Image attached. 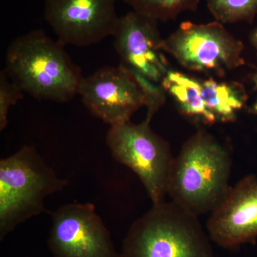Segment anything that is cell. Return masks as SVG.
<instances>
[{
    "mask_svg": "<svg viewBox=\"0 0 257 257\" xmlns=\"http://www.w3.org/2000/svg\"><path fill=\"white\" fill-rule=\"evenodd\" d=\"M23 92L39 100L66 103L78 94L83 78L64 45L42 30H32L13 40L4 69Z\"/></svg>",
    "mask_w": 257,
    "mask_h": 257,
    "instance_id": "1",
    "label": "cell"
},
{
    "mask_svg": "<svg viewBox=\"0 0 257 257\" xmlns=\"http://www.w3.org/2000/svg\"><path fill=\"white\" fill-rule=\"evenodd\" d=\"M231 168L226 149L209 134L198 132L174 160L167 194L195 215L211 213L231 190Z\"/></svg>",
    "mask_w": 257,
    "mask_h": 257,
    "instance_id": "2",
    "label": "cell"
},
{
    "mask_svg": "<svg viewBox=\"0 0 257 257\" xmlns=\"http://www.w3.org/2000/svg\"><path fill=\"white\" fill-rule=\"evenodd\" d=\"M198 216L172 201L153 204L130 226L121 257H214Z\"/></svg>",
    "mask_w": 257,
    "mask_h": 257,
    "instance_id": "3",
    "label": "cell"
},
{
    "mask_svg": "<svg viewBox=\"0 0 257 257\" xmlns=\"http://www.w3.org/2000/svg\"><path fill=\"white\" fill-rule=\"evenodd\" d=\"M61 179L34 147L25 145L0 161V239L45 210V199L63 190Z\"/></svg>",
    "mask_w": 257,
    "mask_h": 257,
    "instance_id": "4",
    "label": "cell"
},
{
    "mask_svg": "<svg viewBox=\"0 0 257 257\" xmlns=\"http://www.w3.org/2000/svg\"><path fill=\"white\" fill-rule=\"evenodd\" d=\"M146 119L111 126L106 143L115 160L138 176L153 204L165 201L174 158L170 145L159 136Z\"/></svg>",
    "mask_w": 257,
    "mask_h": 257,
    "instance_id": "5",
    "label": "cell"
},
{
    "mask_svg": "<svg viewBox=\"0 0 257 257\" xmlns=\"http://www.w3.org/2000/svg\"><path fill=\"white\" fill-rule=\"evenodd\" d=\"M162 49L186 69L195 72L221 76L244 63L242 43L216 21L206 25L184 22L162 40Z\"/></svg>",
    "mask_w": 257,
    "mask_h": 257,
    "instance_id": "6",
    "label": "cell"
},
{
    "mask_svg": "<svg viewBox=\"0 0 257 257\" xmlns=\"http://www.w3.org/2000/svg\"><path fill=\"white\" fill-rule=\"evenodd\" d=\"M52 219L48 246L53 257H121L91 203L62 206Z\"/></svg>",
    "mask_w": 257,
    "mask_h": 257,
    "instance_id": "7",
    "label": "cell"
},
{
    "mask_svg": "<svg viewBox=\"0 0 257 257\" xmlns=\"http://www.w3.org/2000/svg\"><path fill=\"white\" fill-rule=\"evenodd\" d=\"M116 0H45L44 18L64 45L87 47L113 36Z\"/></svg>",
    "mask_w": 257,
    "mask_h": 257,
    "instance_id": "8",
    "label": "cell"
},
{
    "mask_svg": "<svg viewBox=\"0 0 257 257\" xmlns=\"http://www.w3.org/2000/svg\"><path fill=\"white\" fill-rule=\"evenodd\" d=\"M78 94L94 116L111 126L130 121L145 97L127 67L106 66L83 77Z\"/></svg>",
    "mask_w": 257,
    "mask_h": 257,
    "instance_id": "9",
    "label": "cell"
},
{
    "mask_svg": "<svg viewBox=\"0 0 257 257\" xmlns=\"http://www.w3.org/2000/svg\"><path fill=\"white\" fill-rule=\"evenodd\" d=\"M158 23L135 11L119 17L114 35V46L123 65L161 83L170 69L162 53Z\"/></svg>",
    "mask_w": 257,
    "mask_h": 257,
    "instance_id": "10",
    "label": "cell"
},
{
    "mask_svg": "<svg viewBox=\"0 0 257 257\" xmlns=\"http://www.w3.org/2000/svg\"><path fill=\"white\" fill-rule=\"evenodd\" d=\"M207 231L213 242L234 248L257 239V178L240 180L211 212Z\"/></svg>",
    "mask_w": 257,
    "mask_h": 257,
    "instance_id": "11",
    "label": "cell"
},
{
    "mask_svg": "<svg viewBox=\"0 0 257 257\" xmlns=\"http://www.w3.org/2000/svg\"><path fill=\"white\" fill-rule=\"evenodd\" d=\"M160 84L175 99L186 116L204 124L216 122L206 107L202 95V84L197 79L170 69Z\"/></svg>",
    "mask_w": 257,
    "mask_h": 257,
    "instance_id": "12",
    "label": "cell"
},
{
    "mask_svg": "<svg viewBox=\"0 0 257 257\" xmlns=\"http://www.w3.org/2000/svg\"><path fill=\"white\" fill-rule=\"evenodd\" d=\"M201 84L203 100L216 122L236 119L246 101L243 87L236 83L218 82L213 79L202 81Z\"/></svg>",
    "mask_w": 257,
    "mask_h": 257,
    "instance_id": "13",
    "label": "cell"
},
{
    "mask_svg": "<svg viewBox=\"0 0 257 257\" xmlns=\"http://www.w3.org/2000/svg\"><path fill=\"white\" fill-rule=\"evenodd\" d=\"M140 13L160 22L175 20L185 11L197 9L200 0H121Z\"/></svg>",
    "mask_w": 257,
    "mask_h": 257,
    "instance_id": "14",
    "label": "cell"
},
{
    "mask_svg": "<svg viewBox=\"0 0 257 257\" xmlns=\"http://www.w3.org/2000/svg\"><path fill=\"white\" fill-rule=\"evenodd\" d=\"M207 5L221 24L250 20L257 14V0H207Z\"/></svg>",
    "mask_w": 257,
    "mask_h": 257,
    "instance_id": "15",
    "label": "cell"
},
{
    "mask_svg": "<svg viewBox=\"0 0 257 257\" xmlns=\"http://www.w3.org/2000/svg\"><path fill=\"white\" fill-rule=\"evenodd\" d=\"M24 92L18 84L8 77L3 69L0 72V130L3 131L8 124V114L12 106L24 97Z\"/></svg>",
    "mask_w": 257,
    "mask_h": 257,
    "instance_id": "16",
    "label": "cell"
},
{
    "mask_svg": "<svg viewBox=\"0 0 257 257\" xmlns=\"http://www.w3.org/2000/svg\"><path fill=\"white\" fill-rule=\"evenodd\" d=\"M127 68L130 69L143 91L146 101L145 106L147 108V119L151 120L155 113L165 104V90L161 84H157L158 83L152 82L143 74L128 67Z\"/></svg>",
    "mask_w": 257,
    "mask_h": 257,
    "instance_id": "17",
    "label": "cell"
},
{
    "mask_svg": "<svg viewBox=\"0 0 257 257\" xmlns=\"http://www.w3.org/2000/svg\"><path fill=\"white\" fill-rule=\"evenodd\" d=\"M252 42L254 46L257 48V29L255 30L254 33L253 34Z\"/></svg>",
    "mask_w": 257,
    "mask_h": 257,
    "instance_id": "18",
    "label": "cell"
},
{
    "mask_svg": "<svg viewBox=\"0 0 257 257\" xmlns=\"http://www.w3.org/2000/svg\"><path fill=\"white\" fill-rule=\"evenodd\" d=\"M253 111H254L255 113L257 114V101L256 104H255L254 106H253Z\"/></svg>",
    "mask_w": 257,
    "mask_h": 257,
    "instance_id": "19",
    "label": "cell"
},
{
    "mask_svg": "<svg viewBox=\"0 0 257 257\" xmlns=\"http://www.w3.org/2000/svg\"><path fill=\"white\" fill-rule=\"evenodd\" d=\"M253 81H254L255 84L257 86V72L256 75H255L254 78H253Z\"/></svg>",
    "mask_w": 257,
    "mask_h": 257,
    "instance_id": "20",
    "label": "cell"
}]
</instances>
